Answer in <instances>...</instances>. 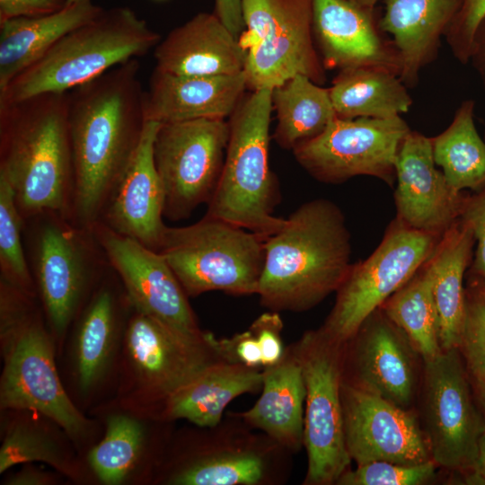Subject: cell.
I'll list each match as a JSON object with an SVG mask.
<instances>
[{"instance_id": "cell-1", "label": "cell", "mask_w": 485, "mask_h": 485, "mask_svg": "<svg viewBox=\"0 0 485 485\" xmlns=\"http://www.w3.org/2000/svg\"><path fill=\"white\" fill-rule=\"evenodd\" d=\"M140 62L132 58L68 92L74 163L71 219L92 227L141 141L146 124Z\"/></svg>"}, {"instance_id": "cell-2", "label": "cell", "mask_w": 485, "mask_h": 485, "mask_svg": "<svg viewBox=\"0 0 485 485\" xmlns=\"http://www.w3.org/2000/svg\"><path fill=\"white\" fill-rule=\"evenodd\" d=\"M0 173L12 187L24 220L47 212L71 218L68 92L0 105Z\"/></svg>"}, {"instance_id": "cell-3", "label": "cell", "mask_w": 485, "mask_h": 485, "mask_svg": "<svg viewBox=\"0 0 485 485\" xmlns=\"http://www.w3.org/2000/svg\"><path fill=\"white\" fill-rule=\"evenodd\" d=\"M351 235L341 209L315 198L265 240L257 295L272 311L311 309L337 292L350 266Z\"/></svg>"}, {"instance_id": "cell-4", "label": "cell", "mask_w": 485, "mask_h": 485, "mask_svg": "<svg viewBox=\"0 0 485 485\" xmlns=\"http://www.w3.org/2000/svg\"><path fill=\"white\" fill-rule=\"evenodd\" d=\"M36 296L0 279L1 410L40 413L75 445L88 441L93 424L69 397L56 365L54 336Z\"/></svg>"}, {"instance_id": "cell-5", "label": "cell", "mask_w": 485, "mask_h": 485, "mask_svg": "<svg viewBox=\"0 0 485 485\" xmlns=\"http://www.w3.org/2000/svg\"><path fill=\"white\" fill-rule=\"evenodd\" d=\"M159 34L131 8L103 9L59 39L0 92V105L48 93H67L132 58L146 55Z\"/></svg>"}, {"instance_id": "cell-6", "label": "cell", "mask_w": 485, "mask_h": 485, "mask_svg": "<svg viewBox=\"0 0 485 485\" xmlns=\"http://www.w3.org/2000/svg\"><path fill=\"white\" fill-rule=\"evenodd\" d=\"M272 89L253 91L231 115L222 172L206 215L223 219L264 238L286 219L274 216L277 180L269 165Z\"/></svg>"}, {"instance_id": "cell-7", "label": "cell", "mask_w": 485, "mask_h": 485, "mask_svg": "<svg viewBox=\"0 0 485 485\" xmlns=\"http://www.w3.org/2000/svg\"><path fill=\"white\" fill-rule=\"evenodd\" d=\"M31 276L48 325L59 343L103 276L107 258L92 227L59 213L24 220Z\"/></svg>"}, {"instance_id": "cell-8", "label": "cell", "mask_w": 485, "mask_h": 485, "mask_svg": "<svg viewBox=\"0 0 485 485\" xmlns=\"http://www.w3.org/2000/svg\"><path fill=\"white\" fill-rule=\"evenodd\" d=\"M121 347L120 404L146 418L205 368L224 360L214 334L183 332L132 305Z\"/></svg>"}, {"instance_id": "cell-9", "label": "cell", "mask_w": 485, "mask_h": 485, "mask_svg": "<svg viewBox=\"0 0 485 485\" xmlns=\"http://www.w3.org/2000/svg\"><path fill=\"white\" fill-rule=\"evenodd\" d=\"M266 238L220 218L205 215L182 227L166 226L157 251L165 259L188 295L223 291L258 293Z\"/></svg>"}, {"instance_id": "cell-10", "label": "cell", "mask_w": 485, "mask_h": 485, "mask_svg": "<svg viewBox=\"0 0 485 485\" xmlns=\"http://www.w3.org/2000/svg\"><path fill=\"white\" fill-rule=\"evenodd\" d=\"M313 0H242L244 73L253 91L274 89L296 75L321 84L322 62L314 47Z\"/></svg>"}, {"instance_id": "cell-11", "label": "cell", "mask_w": 485, "mask_h": 485, "mask_svg": "<svg viewBox=\"0 0 485 485\" xmlns=\"http://www.w3.org/2000/svg\"><path fill=\"white\" fill-rule=\"evenodd\" d=\"M346 344L321 329L305 332L293 346L301 364L306 395L304 445L308 458L306 484L336 483L349 469L341 401Z\"/></svg>"}, {"instance_id": "cell-12", "label": "cell", "mask_w": 485, "mask_h": 485, "mask_svg": "<svg viewBox=\"0 0 485 485\" xmlns=\"http://www.w3.org/2000/svg\"><path fill=\"white\" fill-rule=\"evenodd\" d=\"M441 237L394 218L374 252L351 264L320 329L331 340L346 344L364 321L417 273Z\"/></svg>"}, {"instance_id": "cell-13", "label": "cell", "mask_w": 485, "mask_h": 485, "mask_svg": "<svg viewBox=\"0 0 485 485\" xmlns=\"http://www.w3.org/2000/svg\"><path fill=\"white\" fill-rule=\"evenodd\" d=\"M422 425L432 460L462 473L473 469L485 418L458 348L423 361Z\"/></svg>"}, {"instance_id": "cell-14", "label": "cell", "mask_w": 485, "mask_h": 485, "mask_svg": "<svg viewBox=\"0 0 485 485\" xmlns=\"http://www.w3.org/2000/svg\"><path fill=\"white\" fill-rule=\"evenodd\" d=\"M230 136L225 119L161 123L153 145L156 171L164 191L163 216L189 217L208 203L218 182Z\"/></svg>"}, {"instance_id": "cell-15", "label": "cell", "mask_w": 485, "mask_h": 485, "mask_svg": "<svg viewBox=\"0 0 485 485\" xmlns=\"http://www.w3.org/2000/svg\"><path fill=\"white\" fill-rule=\"evenodd\" d=\"M410 131L401 116L334 118L322 132L293 148L298 163L314 179L331 184L372 176L392 186L400 146Z\"/></svg>"}, {"instance_id": "cell-16", "label": "cell", "mask_w": 485, "mask_h": 485, "mask_svg": "<svg viewBox=\"0 0 485 485\" xmlns=\"http://www.w3.org/2000/svg\"><path fill=\"white\" fill-rule=\"evenodd\" d=\"M110 267L136 310L189 334H201L188 295L165 259L101 222L92 226Z\"/></svg>"}, {"instance_id": "cell-17", "label": "cell", "mask_w": 485, "mask_h": 485, "mask_svg": "<svg viewBox=\"0 0 485 485\" xmlns=\"http://www.w3.org/2000/svg\"><path fill=\"white\" fill-rule=\"evenodd\" d=\"M341 401L346 446L357 465L377 461L411 465L432 459L422 425L410 409L344 381Z\"/></svg>"}, {"instance_id": "cell-18", "label": "cell", "mask_w": 485, "mask_h": 485, "mask_svg": "<svg viewBox=\"0 0 485 485\" xmlns=\"http://www.w3.org/2000/svg\"><path fill=\"white\" fill-rule=\"evenodd\" d=\"M346 345L347 382L399 407L410 409L419 381L418 354L405 333L381 308L373 312Z\"/></svg>"}, {"instance_id": "cell-19", "label": "cell", "mask_w": 485, "mask_h": 485, "mask_svg": "<svg viewBox=\"0 0 485 485\" xmlns=\"http://www.w3.org/2000/svg\"><path fill=\"white\" fill-rule=\"evenodd\" d=\"M436 166L431 137L410 130L397 154L393 197L395 218L442 236L460 218L466 193L454 190Z\"/></svg>"}, {"instance_id": "cell-20", "label": "cell", "mask_w": 485, "mask_h": 485, "mask_svg": "<svg viewBox=\"0 0 485 485\" xmlns=\"http://www.w3.org/2000/svg\"><path fill=\"white\" fill-rule=\"evenodd\" d=\"M313 31L325 69L374 67L399 75L398 52L384 37L375 9L346 0H313Z\"/></svg>"}, {"instance_id": "cell-21", "label": "cell", "mask_w": 485, "mask_h": 485, "mask_svg": "<svg viewBox=\"0 0 485 485\" xmlns=\"http://www.w3.org/2000/svg\"><path fill=\"white\" fill-rule=\"evenodd\" d=\"M160 125L146 121L138 147L111 190L98 221L154 251L166 228L163 221L164 191L153 155Z\"/></svg>"}, {"instance_id": "cell-22", "label": "cell", "mask_w": 485, "mask_h": 485, "mask_svg": "<svg viewBox=\"0 0 485 485\" xmlns=\"http://www.w3.org/2000/svg\"><path fill=\"white\" fill-rule=\"evenodd\" d=\"M114 277L113 269L103 276L74 322L73 375L84 396L94 392L110 370L128 316L123 314L131 305L125 290L119 294Z\"/></svg>"}, {"instance_id": "cell-23", "label": "cell", "mask_w": 485, "mask_h": 485, "mask_svg": "<svg viewBox=\"0 0 485 485\" xmlns=\"http://www.w3.org/2000/svg\"><path fill=\"white\" fill-rule=\"evenodd\" d=\"M154 57L162 72L212 76L244 71L246 51L215 13H199L160 40Z\"/></svg>"}, {"instance_id": "cell-24", "label": "cell", "mask_w": 485, "mask_h": 485, "mask_svg": "<svg viewBox=\"0 0 485 485\" xmlns=\"http://www.w3.org/2000/svg\"><path fill=\"white\" fill-rule=\"evenodd\" d=\"M244 71L212 76L176 75L154 69L145 95L146 120L160 123L225 119L241 101Z\"/></svg>"}, {"instance_id": "cell-25", "label": "cell", "mask_w": 485, "mask_h": 485, "mask_svg": "<svg viewBox=\"0 0 485 485\" xmlns=\"http://www.w3.org/2000/svg\"><path fill=\"white\" fill-rule=\"evenodd\" d=\"M379 26L392 37L399 55V77L415 86L419 72L436 57L458 7V0H384Z\"/></svg>"}, {"instance_id": "cell-26", "label": "cell", "mask_w": 485, "mask_h": 485, "mask_svg": "<svg viewBox=\"0 0 485 485\" xmlns=\"http://www.w3.org/2000/svg\"><path fill=\"white\" fill-rule=\"evenodd\" d=\"M261 387L262 372L257 367L218 361L176 390L149 417L181 419L202 428L215 427L234 398Z\"/></svg>"}, {"instance_id": "cell-27", "label": "cell", "mask_w": 485, "mask_h": 485, "mask_svg": "<svg viewBox=\"0 0 485 485\" xmlns=\"http://www.w3.org/2000/svg\"><path fill=\"white\" fill-rule=\"evenodd\" d=\"M262 392L255 404L241 416L290 449L304 444L305 384L294 347L262 372Z\"/></svg>"}, {"instance_id": "cell-28", "label": "cell", "mask_w": 485, "mask_h": 485, "mask_svg": "<svg viewBox=\"0 0 485 485\" xmlns=\"http://www.w3.org/2000/svg\"><path fill=\"white\" fill-rule=\"evenodd\" d=\"M474 245L470 225L459 218L442 235L427 261L432 276L442 350L458 348L461 341L465 318L463 281Z\"/></svg>"}, {"instance_id": "cell-29", "label": "cell", "mask_w": 485, "mask_h": 485, "mask_svg": "<svg viewBox=\"0 0 485 485\" xmlns=\"http://www.w3.org/2000/svg\"><path fill=\"white\" fill-rule=\"evenodd\" d=\"M102 10L93 0H79L54 13L1 22L0 92L59 39Z\"/></svg>"}, {"instance_id": "cell-30", "label": "cell", "mask_w": 485, "mask_h": 485, "mask_svg": "<svg viewBox=\"0 0 485 485\" xmlns=\"http://www.w3.org/2000/svg\"><path fill=\"white\" fill-rule=\"evenodd\" d=\"M2 429L0 473L17 464L43 463L72 480L84 475L68 446L66 433L44 415L25 410H7Z\"/></svg>"}, {"instance_id": "cell-31", "label": "cell", "mask_w": 485, "mask_h": 485, "mask_svg": "<svg viewBox=\"0 0 485 485\" xmlns=\"http://www.w3.org/2000/svg\"><path fill=\"white\" fill-rule=\"evenodd\" d=\"M407 88L392 71L357 67L340 71L329 92L338 118L389 119L411 107Z\"/></svg>"}, {"instance_id": "cell-32", "label": "cell", "mask_w": 485, "mask_h": 485, "mask_svg": "<svg viewBox=\"0 0 485 485\" xmlns=\"http://www.w3.org/2000/svg\"><path fill=\"white\" fill-rule=\"evenodd\" d=\"M278 124L275 141L285 149L316 137L336 118L329 89L296 75L272 89Z\"/></svg>"}, {"instance_id": "cell-33", "label": "cell", "mask_w": 485, "mask_h": 485, "mask_svg": "<svg viewBox=\"0 0 485 485\" xmlns=\"http://www.w3.org/2000/svg\"><path fill=\"white\" fill-rule=\"evenodd\" d=\"M142 419L127 409L107 416L102 439L87 454L91 471L102 484H124L140 472L149 445L147 428Z\"/></svg>"}, {"instance_id": "cell-34", "label": "cell", "mask_w": 485, "mask_h": 485, "mask_svg": "<svg viewBox=\"0 0 485 485\" xmlns=\"http://www.w3.org/2000/svg\"><path fill=\"white\" fill-rule=\"evenodd\" d=\"M474 102L463 101L448 128L431 137L435 163L456 191L485 186V141L474 124Z\"/></svg>"}, {"instance_id": "cell-35", "label": "cell", "mask_w": 485, "mask_h": 485, "mask_svg": "<svg viewBox=\"0 0 485 485\" xmlns=\"http://www.w3.org/2000/svg\"><path fill=\"white\" fill-rule=\"evenodd\" d=\"M427 261L380 307L405 333L423 361L443 351L432 276Z\"/></svg>"}, {"instance_id": "cell-36", "label": "cell", "mask_w": 485, "mask_h": 485, "mask_svg": "<svg viewBox=\"0 0 485 485\" xmlns=\"http://www.w3.org/2000/svg\"><path fill=\"white\" fill-rule=\"evenodd\" d=\"M266 472L261 456L251 451L201 454L179 467L168 479L174 485H255Z\"/></svg>"}, {"instance_id": "cell-37", "label": "cell", "mask_w": 485, "mask_h": 485, "mask_svg": "<svg viewBox=\"0 0 485 485\" xmlns=\"http://www.w3.org/2000/svg\"><path fill=\"white\" fill-rule=\"evenodd\" d=\"M23 227L12 187L0 173V279L38 297L23 246Z\"/></svg>"}, {"instance_id": "cell-38", "label": "cell", "mask_w": 485, "mask_h": 485, "mask_svg": "<svg viewBox=\"0 0 485 485\" xmlns=\"http://www.w3.org/2000/svg\"><path fill=\"white\" fill-rule=\"evenodd\" d=\"M437 464L431 459L418 464L370 462L348 469L336 482L340 485H421L436 476Z\"/></svg>"}, {"instance_id": "cell-39", "label": "cell", "mask_w": 485, "mask_h": 485, "mask_svg": "<svg viewBox=\"0 0 485 485\" xmlns=\"http://www.w3.org/2000/svg\"><path fill=\"white\" fill-rule=\"evenodd\" d=\"M458 349L470 377H485V298L480 286L472 282L465 287V318Z\"/></svg>"}, {"instance_id": "cell-40", "label": "cell", "mask_w": 485, "mask_h": 485, "mask_svg": "<svg viewBox=\"0 0 485 485\" xmlns=\"http://www.w3.org/2000/svg\"><path fill=\"white\" fill-rule=\"evenodd\" d=\"M485 17V0H458V7L445 37L461 62L471 60L478 27Z\"/></svg>"}, {"instance_id": "cell-41", "label": "cell", "mask_w": 485, "mask_h": 485, "mask_svg": "<svg viewBox=\"0 0 485 485\" xmlns=\"http://www.w3.org/2000/svg\"><path fill=\"white\" fill-rule=\"evenodd\" d=\"M460 218L470 225L476 244L466 273L467 282L485 289V186L466 193Z\"/></svg>"}, {"instance_id": "cell-42", "label": "cell", "mask_w": 485, "mask_h": 485, "mask_svg": "<svg viewBox=\"0 0 485 485\" xmlns=\"http://www.w3.org/2000/svg\"><path fill=\"white\" fill-rule=\"evenodd\" d=\"M282 329V320L276 311L262 313L250 327L259 342L263 367L275 365L284 355L280 337Z\"/></svg>"}, {"instance_id": "cell-43", "label": "cell", "mask_w": 485, "mask_h": 485, "mask_svg": "<svg viewBox=\"0 0 485 485\" xmlns=\"http://www.w3.org/2000/svg\"><path fill=\"white\" fill-rule=\"evenodd\" d=\"M218 346L223 359L227 362L257 368L262 366L261 350L250 329L230 339H218Z\"/></svg>"}, {"instance_id": "cell-44", "label": "cell", "mask_w": 485, "mask_h": 485, "mask_svg": "<svg viewBox=\"0 0 485 485\" xmlns=\"http://www.w3.org/2000/svg\"><path fill=\"white\" fill-rule=\"evenodd\" d=\"M67 5V0H0V22L18 17L54 13Z\"/></svg>"}, {"instance_id": "cell-45", "label": "cell", "mask_w": 485, "mask_h": 485, "mask_svg": "<svg viewBox=\"0 0 485 485\" xmlns=\"http://www.w3.org/2000/svg\"><path fill=\"white\" fill-rule=\"evenodd\" d=\"M215 13L227 29L239 39L244 31L242 0H215Z\"/></svg>"}, {"instance_id": "cell-46", "label": "cell", "mask_w": 485, "mask_h": 485, "mask_svg": "<svg viewBox=\"0 0 485 485\" xmlns=\"http://www.w3.org/2000/svg\"><path fill=\"white\" fill-rule=\"evenodd\" d=\"M25 463L19 471L8 476L4 484L8 485H51L57 481V477L43 469Z\"/></svg>"}, {"instance_id": "cell-47", "label": "cell", "mask_w": 485, "mask_h": 485, "mask_svg": "<svg viewBox=\"0 0 485 485\" xmlns=\"http://www.w3.org/2000/svg\"><path fill=\"white\" fill-rule=\"evenodd\" d=\"M467 484L485 485V432L481 435L477 450V457L472 471L464 477Z\"/></svg>"}, {"instance_id": "cell-48", "label": "cell", "mask_w": 485, "mask_h": 485, "mask_svg": "<svg viewBox=\"0 0 485 485\" xmlns=\"http://www.w3.org/2000/svg\"><path fill=\"white\" fill-rule=\"evenodd\" d=\"M471 60L474 61L485 81V17L476 31Z\"/></svg>"}, {"instance_id": "cell-49", "label": "cell", "mask_w": 485, "mask_h": 485, "mask_svg": "<svg viewBox=\"0 0 485 485\" xmlns=\"http://www.w3.org/2000/svg\"><path fill=\"white\" fill-rule=\"evenodd\" d=\"M471 380L475 398L485 418V377L471 378Z\"/></svg>"}, {"instance_id": "cell-50", "label": "cell", "mask_w": 485, "mask_h": 485, "mask_svg": "<svg viewBox=\"0 0 485 485\" xmlns=\"http://www.w3.org/2000/svg\"><path fill=\"white\" fill-rule=\"evenodd\" d=\"M351 4H354L359 7L365 8V9H375L376 4L380 0H346Z\"/></svg>"}, {"instance_id": "cell-51", "label": "cell", "mask_w": 485, "mask_h": 485, "mask_svg": "<svg viewBox=\"0 0 485 485\" xmlns=\"http://www.w3.org/2000/svg\"><path fill=\"white\" fill-rule=\"evenodd\" d=\"M76 1H79V0H67V4H71Z\"/></svg>"}, {"instance_id": "cell-52", "label": "cell", "mask_w": 485, "mask_h": 485, "mask_svg": "<svg viewBox=\"0 0 485 485\" xmlns=\"http://www.w3.org/2000/svg\"><path fill=\"white\" fill-rule=\"evenodd\" d=\"M474 284H475V283H474ZM478 286H479V285H478ZM481 287V292H482V295H483V296H484V298H485V289H484L483 287Z\"/></svg>"}]
</instances>
